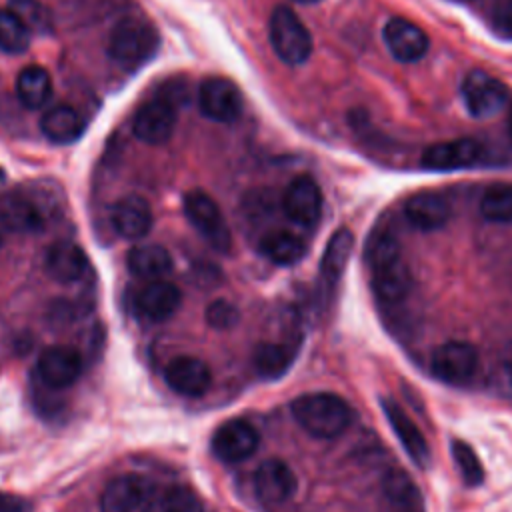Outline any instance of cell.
Wrapping results in <instances>:
<instances>
[{
	"mask_svg": "<svg viewBox=\"0 0 512 512\" xmlns=\"http://www.w3.org/2000/svg\"><path fill=\"white\" fill-rule=\"evenodd\" d=\"M182 304V292L166 280L148 282L136 294V310L148 322H164L176 314Z\"/></svg>",
	"mask_w": 512,
	"mask_h": 512,
	"instance_id": "cell-19",
	"label": "cell"
},
{
	"mask_svg": "<svg viewBox=\"0 0 512 512\" xmlns=\"http://www.w3.org/2000/svg\"><path fill=\"white\" fill-rule=\"evenodd\" d=\"M260 254L264 258H268L270 262L278 264V266H292L296 262H300L306 254V244L300 236L286 232V230H274L268 232L260 244Z\"/></svg>",
	"mask_w": 512,
	"mask_h": 512,
	"instance_id": "cell-28",
	"label": "cell"
},
{
	"mask_svg": "<svg viewBox=\"0 0 512 512\" xmlns=\"http://www.w3.org/2000/svg\"><path fill=\"white\" fill-rule=\"evenodd\" d=\"M112 228L126 240L144 238L152 226L150 204L136 194L120 198L110 212Z\"/></svg>",
	"mask_w": 512,
	"mask_h": 512,
	"instance_id": "cell-20",
	"label": "cell"
},
{
	"mask_svg": "<svg viewBox=\"0 0 512 512\" xmlns=\"http://www.w3.org/2000/svg\"><path fill=\"white\" fill-rule=\"evenodd\" d=\"M8 8L32 34H50L54 28L52 14L40 0H10Z\"/></svg>",
	"mask_w": 512,
	"mask_h": 512,
	"instance_id": "cell-32",
	"label": "cell"
},
{
	"mask_svg": "<svg viewBox=\"0 0 512 512\" xmlns=\"http://www.w3.org/2000/svg\"><path fill=\"white\" fill-rule=\"evenodd\" d=\"M462 102L474 118H490L508 102V90L488 72L472 70L462 80Z\"/></svg>",
	"mask_w": 512,
	"mask_h": 512,
	"instance_id": "cell-7",
	"label": "cell"
},
{
	"mask_svg": "<svg viewBox=\"0 0 512 512\" xmlns=\"http://www.w3.org/2000/svg\"><path fill=\"white\" fill-rule=\"evenodd\" d=\"M476 368H478V352L470 342L448 340L432 352V360H430L432 374L450 386L468 384L476 374Z\"/></svg>",
	"mask_w": 512,
	"mask_h": 512,
	"instance_id": "cell-6",
	"label": "cell"
},
{
	"mask_svg": "<svg viewBox=\"0 0 512 512\" xmlns=\"http://www.w3.org/2000/svg\"><path fill=\"white\" fill-rule=\"evenodd\" d=\"M452 456H454V462H456V466L460 470V476H462L466 486L474 488V486L484 482L482 462L478 460V456H476V452L470 444H466L464 440H454L452 442Z\"/></svg>",
	"mask_w": 512,
	"mask_h": 512,
	"instance_id": "cell-33",
	"label": "cell"
},
{
	"mask_svg": "<svg viewBox=\"0 0 512 512\" xmlns=\"http://www.w3.org/2000/svg\"><path fill=\"white\" fill-rule=\"evenodd\" d=\"M40 130L54 144H70L84 132L82 114L70 104H56L40 118Z\"/></svg>",
	"mask_w": 512,
	"mask_h": 512,
	"instance_id": "cell-25",
	"label": "cell"
},
{
	"mask_svg": "<svg viewBox=\"0 0 512 512\" xmlns=\"http://www.w3.org/2000/svg\"><path fill=\"white\" fill-rule=\"evenodd\" d=\"M86 270L88 258L84 250L74 242H56L46 254V272L56 282H76L84 276Z\"/></svg>",
	"mask_w": 512,
	"mask_h": 512,
	"instance_id": "cell-24",
	"label": "cell"
},
{
	"mask_svg": "<svg viewBox=\"0 0 512 512\" xmlns=\"http://www.w3.org/2000/svg\"><path fill=\"white\" fill-rule=\"evenodd\" d=\"M16 96L30 110L42 108L52 96V78H50L48 70L42 66H36V64L26 66L18 74Z\"/></svg>",
	"mask_w": 512,
	"mask_h": 512,
	"instance_id": "cell-29",
	"label": "cell"
},
{
	"mask_svg": "<svg viewBox=\"0 0 512 512\" xmlns=\"http://www.w3.org/2000/svg\"><path fill=\"white\" fill-rule=\"evenodd\" d=\"M198 108L212 122H234L244 108L242 92L228 78H206L198 88Z\"/></svg>",
	"mask_w": 512,
	"mask_h": 512,
	"instance_id": "cell-8",
	"label": "cell"
},
{
	"mask_svg": "<svg viewBox=\"0 0 512 512\" xmlns=\"http://www.w3.org/2000/svg\"><path fill=\"white\" fill-rule=\"evenodd\" d=\"M2 180H4V172L0 170V182H2Z\"/></svg>",
	"mask_w": 512,
	"mask_h": 512,
	"instance_id": "cell-43",
	"label": "cell"
},
{
	"mask_svg": "<svg viewBox=\"0 0 512 512\" xmlns=\"http://www.w3.org/2000/svg\"><path fill=\"white\" fill-rule=\"evenodd\" d=\"M400 512H422V506L420 508H400Z\"/></svg>",
	"mask_w": 512,
	"mask_h": 512,
	"instance_id": "cell-41",
	"label": "cell"
},
{
	"mask_svg": "<svg viewBox=\"0 0 512 512\" xmlns=\"http://www.w3.org/2000/svg\"><path fill=\"white\" fill-rule=\"evenodd\" d=\"M176 128V106L168 96H156L136 110L134 136L146 144L158 146L170 140Z\"/></svg>",
	"mask_w": 512,
	"mask_h": 512,
	"instance_id": "cell-10",
	"label": "cell"
},
{
	"mask_svg": "<svg viewBox=\"0 0 512 512\" xmlns=\"http://www.w3.org/2000/svg\"><path fill=\"white\" fill-rule=\"evenodd\" d=\"M126 266L138 278H160L172 270V256L160 244H142L126 254Z\"/></svg>",
	"mask_w": 512,
	"mask_h": 512,
	"instance_id": "cell-27",
	"label": "cell"
},
{
	"mask_svg": "<svg viewBox=\"0 0 512 512\" xmlns=\"http://www.w3.org/2000/svg\"><path fill=\"white\" fill-rule=\"evenodd\" d=\"M508 132H510V138H512V104H510V110H508Z\"/></svg>",
	"mask_w": 512,
	"mask_h": 512,
	"instance_id": "cell-40",
	"label": "cell"
},
{
	"mask_svg": "<svg viewBox=\"0 0 512 512\" xmlns=\"http://www.w3.org/2000/svg\"><path fill=\"white\" fill-rule=\"evenodd\" d=\"M352 248H354V234L348 228L336 230L324 248L322 260H320V272H318V300L324 308L332 302L336 294L340 278L350 260Z\"/></svg>",
	"mask_w": 512,
	"mask_h": 512,
	"instance_id": "cell-9",
	"label": "cell"
},
{
	"mask_svg": "<svg viewBox=\"0 0 512 512\" xmlns=\"http://www.w3.org/2000/svg\"><path fill=\"white\" fill-rule=\"evenodd\" d=\"M166 384L180 396L200 398L212 384V372L208 364L196 356H176L164 370Z\"/></svg>",
	"mask_w": 512,
	"mask_h": 512,
	"instance_id": "cell-14",
	"label": "cell"
},
{
	"mask_svg": "<svg viewBox=\"0 0 512 512\" xmlns=\"http://www.w3.org/2000/svg\"><path fill=\"white\" fill-rule=\"evenodd\" d=\"M182 204H184V214L188 222L198 230V234L216 252L228 254L232 246V234L216 200L204 190H190L184 196Z\"/></svg>",
	"mask_w": 512,
	"mask_h": 512,
	"instance_id": "cell-5",
	"label": "cell"
},
{
	"mask_svg": "<svg viewBox=\"0 0 512 512\" xmlns=\"http://www.w3.org/2000/svg\"><path fill=\"white\" fill-rule=\"evenodd\" d=\"M270 44L276 56L288 64H304L312 54V36L296 12L288 6H276L268 22Z\"/></svg>",
	"mask_w": 512,
	"mask_h": 512,
	"instance_id": "cell-4",
	"label": "cell"
},
{
	"mask_svg": "<svg viewBox=\"0 0 512 512\" xmlns=\"http://www.w3.org/2000/svg\"><path fill=\"white\" fill-rule=\"evenodd\" d=\"M284 214L298 226L312 228L322 214V192L310 176L294 178L282 196Z\"/></svg>",
	"mask_w": 512,
	"mask_h": 512,
	"instance_id": "cell-12",
	"label": "cell"
},
{
	"mask_svg": "<svg viewBox=\"0 0 512 512\" xmlns=\"http://www.w3.org/2000/svg\"><path fill=\"white\" fill-rule=\"evenodd\" d=\"M158 506L160 512H204L200 498L190 488L184 486L168 488L162 494Z\"/></svg>",
	"mask_w": 512,
	"mask_h": 512,
	"instance_id": "cell-35",
	"label": "cell"
},
{
	"mask_svg": "<svg viewBox=\"0 0 512 512\" xmlns=\"http://www.w3.org/2000/svg\"><path fill=\"white\" fill-rule=\"evenodd\" d=\"M32 32L24 22L10 10L0 8V50L8 54H22L30 46Z\"/></svg>",
	"mask_w": 512,
	"mask_h": 512,
	"instance_id": "cell-30",
	"label": "cell"
},
{
	"mask_svg": "<svg viewBox=\"0 0 512 512\" xmlns=\"http://www.w3.org/2000/svg\"><path fill=\"white\" fill-rule=\"evenodd\" d=\"M464 2H468V0H464Z\"/></svg>",
	"mask_w": 512,
	"mask_h": 512,
	"instance_id": "cell-45",
	"label": "cell"
},
{
	"mask_svg": "<svg viewBox=\"0 0 512 512\" xmlns=\"http://www.w3.org/2000/svg\"><path fill=\"white\" fill-rule=\"evenodd\" d=\"M294 2H300V4H314V2H320V0H294Z\"/></svg>",
	"mask_w": 512,
	"mask_h": 512,
	"instance_id": "cell-42",
	"label": "cell"
},
{
	"mask_svg": "<svg viewBox=\"0 0 512 512\" xmlns=\"http://www.w3.org/2000/svg\"><path fill=\"white\" fill-rule=\"evenodd\" d=\"M382 38L390 54L400 62H416L428 52V36L414 22L394 16L384 24Z\"/></svg>",
	"mask_w": 512,
	"mask_h": 512,
	"instance_id": "cell-16",
	"label": "cell"
},
{
	"mask_svg": "<svg viewBox=\"0 0 512 512\" xmlns=\"http://www.w3.org/2000/svg\"><path fill=\"white\" fill-rule=\"evenodd\" d=\"M294 420L314 438H336L352 422V408L348 402L332 392L302 394L290 404Z\"/></svg>",
	"mask_w": 512,
	"mask_h": 512,
	"instance_id": "cell-2",
	"label": "cell"
},
{
	"mask_svg": "<svg viewBox=\"0 0 512 512\" xmlns=\"http://www.w3.org/2000/svg\"><path fill=\"white\" fill-rule=\"evenodd\" d=\"M480 214L490 222H512V184H494L486 188L480 200Z\"/></svg>",
	"mask_w": 512,
	"mask_h": 512,
	"instance_id": "cell-31",
	"label": "cell"
},
{
	"mask_svg": "<svg viewBox=\"0 0 512 512\" xmlns=\"http://www.w3.org/2000/svg\"><path fill=\"white\" fill-rule=\"evenodd\" d=\"M38 378L52 390L72 386L82 372V358L68 346H50L38 358Z\"/></svg>",
	"mask_w": 512,
	"mask_h": 512,
	"instance_id": "cell-15",
	"label": "cell"
},
{
	"mask_svg": "<svg viewBox=\"0 0 512 512\" xmlns=\"http://www.w3.org/2000/svg\"><path fill=\"white\" fill-rule=\"evenodd\" d=\"M206 322L214 330H228L238 322V310L228 300H214L206 308Z\"/></svg>",
	"mask_w": 512,
	"mask_h": 512,
	"instance_id": "cell-36",
	"label": "cell"
},
{
	"mask_svg": "<svg viewBox=\"0 0 512 512\" xmlns=\"http://www.w3.org/2000/svg\"><path fill=\"white\" fill-rule=\"evenodd\" d=\"M298 480L292 468L276 458L264 460L254 474V490L260 502L280 504L294 496Z\"/></svg>",
	"mask_w": 512,
	"mask_h": 512,
	"instance_id": "cell-17",
	"label": "cell"
},
{
	"mask_svg": "<svg viewBox=\"0 0 512 512\" xmlns=\"http://www.w3.org/2000/svg\"><path fill=\"white\" fill-rule=\"evenodd\" d=\"M366 256L374 294L386 304L402 302L412 290V274L398 240L388 232L374 234Z\"/></svg>",
	"mask_w": 512,
	"mask_h": 512,
	"instance_id": "cell-1",
	"label": "cell"
},
{
	"mask_svg": "<svg viewBox=\"0 0 512 512\" xmlns=\"http://www.w3.org/2000/svg\"><path fill=\"white\" fill-rule=\"evenodd\" d=\"M158 44L160 36L152 22L142 16H126L110 32L108 56L124 68H138L156 54Z\"/></svg>",
	"mask_w": 512,
	"mask_h": 512,
	"instance_id": "cell-3",
	"label": "cell"
},
{
	"mask_svg": "<svg viewBox=\"0 0 512 512\" xmlns=\"http://www.w3.org/2000/svg\"><path fill=\"white\" fill-rule=\"evenodd\" d=\"M0 246H2V238H0Z\"/></svg>",
	"mask_w": 512,
	"mask_h": 512,
	"instance_id": "cell-44",
	"label": "cell"
},
{
	"mask_svg": "<svg viewBox=\"0 0 512 512\" xmlns=\"http://www.w3.org/2000/svg\"><path fill=\"white\" fill-rule=\"evenodd\" d=\"M494 22L498 30L512 34V0H500L496 12H494Z\"/></svg>",
	"mask_w": 512,
	"mask_h": 512,
	"instance_id": "cell-38",
	"label": "cell"
},
{
	"mask_svg": "<svg viewBox=\"0 0 512 512\" xmlns=\"http://www.w3.org/2000/svg\"><path fill=\"white\" fill-rule=\"evenodd\" d=\"M482 144L472 138H458L450 142H438L424 150L422 166L428 170L448 172L470 168L482 160Z\"/></svg>",
	"mask_w": 512,
	"mask_h": 512,
	"instance_id": "cell-13",
	"label": "cell"
},
{
	"mask_svg": "<svg viewBox=\"0 0 512 512\" xmlns=\"http://www.w3.org/2000/svg\"><path fill=\"white\" fill-rule=\"evenodd\" d=\"M382 412L390 422V428L394 430L396 438L400 440L402 448L406 450V454L410 456V460L420 466L426 468L430 464V448L428 442L424 438V434L420 432V428L412 422V418L400 408L398 402L384 398L382 400Z\"/></svg>",
	"mask_w": 512,
	"mask_h": 512,
	"instance_id": "cell-18",
	"label": "cell"
},
{
	"mask_svg": "<svg viewBox=\"0 0 512 512\" xmlns=\"http://www.w3.org/2000/svg\"><path fill=\"white\" fill-rule=\"evenodd\" d=\"M0 512H32V504L26 498L0 492Z\"/></svg>",
	"mask_w": 512,
	"mask_h": 512,
	"instance_id": "cell-37",
	"label": "cell"
},
{
	"mask_svg": "<svg viewBox=\"0 0 512 512\" xmlns=\"http://www.w3.org/2000/svg\"><path fill=\"white\" fill-rule=\"evenodd\" d=\"M258 430L240 418L224 422L212 434V452L222 462H242L258 450Z\"/></svg>",
	"mask_w": 512,
	"mask_h": 512,
	"instance_id": "cell-11",
	"label": "cell"
},
{
	"mask_svg": "<svg viewBox=\"0 0 512 512\" xmlns=\"http://www.w3.org/2000/svg\"><path fill=\"white\" fill-rule=\"evenodd\" d=\"M504 370L508 374V380L512 382V342L506 346V352H504Z\"/></svg>",
	"mask_w": 512,
	"mask_h": 512,
	"instance_id": "cell-39",
	"label": "cell"
},
{
	"mask_svg": "<svg viewBox=\"0 0 512 512\" xmlns=\"http://www.w3.org/2000/svg\"><path fill=\"white\" fill-rule=\"evenodd\" d=\"M384 492L400 508H420V494L416 486L400 470H394L384 478Z\"/></svg>",
	"mask_w": 512,
	"mask_h": 512,
	"instance_id": "cell-34",
	"label": "cell"
},
{
	"mask_svg": "<svg viewBox=\"0 0 512 512\" xmlns=\"http://www.w3.org/2000/svg\"><path fill=\"white\" fill-rule=\"evenodd\" d=\"M148 496V482L136 474L112 478L100 496V512H134Z\"/></svg>",
	"mask_w": 512,
	"mask_h": 512,
	"instance_id": "cell-21",
	"label": "cell"
},
{
	"mask_svg": "<svg viewBox=\"0 0 512 512\" xmlns=\"http://www.w3.org/2000/svg\"><path fill=\"white\" fill-rule=\"evenodd\" d=\"M300 340L262 342L254 352V366L264 378H280L294 362Z\"/></svg>",
	"mask_w": 512,
	"mask_h": 512,
	"instance_id": "cell-26",
	"label": "cell"
},
{
	"mask_svg": "<svg viewBox=\"0 0 512 512\" xmlns=\"http://www.w3.org/2000/svg\"><path fill=\"white\" fill-rule=\"evenodd\" d=\"M406 220L418 230H438L450 218V204L438 192H418L404 204Z\"/></svg>",
	"mask_w": 512,
	"mask_h": 512,
	"instance_id": "cell-22",
	"label": "cell"
},
{
	"mask_svg": "<svg viewBox=\"0 0 512 512\" xmlns=\"http://www.w3.org/2000/svg\"><path fill=\"white\" fill-rule=\"evenodd\" d=\"M0 224L10 232H38L44 216L26 194L6 192L0 194Z\"/></svg>",
	"mask_w": 512,
	"mask_h": 512,
	"instance_id": "cell-23",
	"label": "cell"
}]
</instances>
